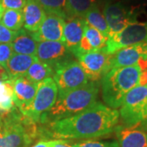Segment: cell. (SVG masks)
I'll return each instance as SVG.
<instances>
[{"label":"cell","instance_id":"obj_38","mask_svg":"<svg viewBox=\"0 0 147 147\" xmlns=\"http://www.w3.org/2000/svg\"><path fill=\"white\" fill-rule=\"evenodd\" d=\"M3 125V120H2V117H1V115H0V126Z\"/></svg>","mask_w":147,"mask_h":147},{"label":"cell","instance_id":"obj_33","mask_svg":"<svg viewBox=\"0 0 147 147\" xmlns=\"http://www.w3.org/2000/svg\"><path fill=\"white\" fill-rule=\"evenodd\" d=\"M0 79H2V80L10 79L9 76H8V74L7 72V70L1 65H0Z\"/></svg>","mask_w":147,"mask_h":147},{"label":"cell","instance_id":"obj_35","mask_svg":"<svg viewBox=\"0 0 147 147\" xmlns=\"http://www.w3.org/2000/svg\"><path fill=\"white\" fill-rule=\"evenodd\" d=\"M32 147H51L49 141H40Z\"/></svg>","mask_w":147,"mask_h":147},{"label":"cell","instance_id":"obj_37","mask_svg":"<svg viewBox=\"0 0 147 147\" xmlns=\"http://www.w3.org/2000/svg\"><path fill=\"white\" fill-rule=\"evenodd\" d=\"M3 11H4V9H3V6L1 5V3H0V21H1V19H2V16H3Z\"/></svg>","mask_w":147,"mask_h":147},{"label":"cell","instance_id":"obj_12","mask_svg":"<svg viewBox=\"0 0 147 147\" xmlns=\"http://www.w3.org/2000/svg\"><path fill=\"white\" fill-rule=\"evenodd\" d=\"M11 81L15 106L23 114L34 99L38 84L32 82L25 76L11 79Z\"/></svg>","mask_w":147,"mask_h":147},{"label":"cell","instance_id":"obj_14","mask_svg":"<svg viewBox=\"0 0 147 147\" xmlns=\"http://www.w3.org/2000/svg\"><path fill=\"white\" fill-rule=\"evenodd\" d=\"M141 58H147V40L121 48L112 54L110 69L135 65Z\"/></svg>","mask_w":147,"mask_h":147},{"label":"cell","instance_id":"obj_26","mask_svg":"<svg viewBox=\"0 0 147 147\" xmlns=\"http://www.w3.org/2000/svg\"><path fill=\"white\" fill-rule=\"evenodd\" d=\"M1 24L12 31L20 30L24 26V16L22 10L7 9L3 11Z\"/></svg>","mask_w":147,"mask_h":147},{"label":"cell","instance_id":"obj_29","mask_svg":"<svg viewBox=\"0 0 147 147\" xmlns=\"http://www.w3.org/2000/svg\"><path fill=\"white\" fill-rule=\"evenodd\" d=\"M127 5L129 6L131 11L135 13H147V0H122Z\"/></svg>","mask_w":147,"mask_h":147},{"label":"cell","instance_id":"obj_4","mask_svg":"<svg viewBox=\"0 0 147 147\" xmlns=\"http://www.w3.org/2000/svg\"><path fill=\"white\" fill-rule=\"evenodd\" d=\"M0 115L6 147H29L39 131L37 123L22 115L16 107Z\"/></svg>","mask_w":147,"mask_h":147},{"label":"cell","instance_id":"obj_16","mask_svg":"<svg viewBox=\"0 0 147 147\" xmlns=\"http://www.w3.org/2000/svg\"><path fill=\"white\" fill-rule=\"evenodd\" d=\"M107 39L108 38L101 32L87 23L84 29V37L79 42L77 49L74 52V57L78 58L84 53L103 48L105 46Z\"/></svg>","mask_w":147,"mask_h":147},{"label":"cell","instance_id":"obj_31","mask_svg":"<svg viewBox=\"0 0 147 147\" xmlns=\"http://www.w3.org/2000/svg\"><path fill=\"white\" fill-rule=\"evenodd\" d=\"M16 31H12L0 23V43H11Z\"/></svg>","mask_w":147,"mask_h":147},{"label":"cell","instance_id":"obj_21","mask_svg":"<svg viewBox=\"0 0 147 147\" xmlns=\"http://www.w3.org/2000/svg\"><path fill=\"white\" fill-rule=\"evenodd\" d=\"M53 69L50 65L37 60L32 64L24 76L35 84H39L44 79L53 78Z\"/></svg>","mask_w":147,"mask_h":147},{"label":"cell","instance_id":"obj_24","mask_svg":"<svg viewBox=\"0 0 147 147\" xmlns=\"http://www.w3.org/2000/svg\"><path fill=\"white\" fill-rule=\"evenodd\" d=\"M11 79H0V113H7L15 108Z\"/></svg>","mask_w":147,"mask_h":147},{"label":"cell","instance_id":"obj_25","mask_svg":"<svg viewBox=\"0 0 147 147\" xmlns=\"http://www.w3.org/2000/svg\"><path fill=\"white\" fill-rule=\"evenodd\" d=\"M84 19L89 26L96 28V30L101 32L105 37L109 38L108 25L105 21L104 14L100 10V7L99 6H96L93 8H92L85 15Z\"/></svg>","mask_w":147,"mask_h":147},{"label":"cell","instance_id":"obj_20","mask_svg":"<svg viewBox=\"0 0 147 147\" xmlns=\"http://www.w3.org/2000/svg\"><path fill=\"white\" fill-rule=\"evenodd\" d=\"M13 53L24 55H35L38 42L34 38L31 32L21 29L16 31L12 42H11Z\"/></svg>","mask_w":147,"mask_h":147},{"label":"cell","instance_id":"obj_22","mask_svg":"<svg viewBox=\"0 0 147 147\" xmlns=\"http://www.w3.org/2000/svg\"><path fill=\"white\" fill-rule=\"evenodd\" d=\"M41 6L46 14L55 15L65 21L68 20L67 1L68 0H35Z\"/></svg>","mask_w":147,"mask_h":147},{"label":"cell","instance_id":"obj_30","mask_svg":"<svg viewBox=\"0 0 147 147\" xmlns=\"http://www.w3.org/2000/svg\"><path fill=\"white\" fill-rule=\"evenodd\" d=\"M26 1L27 0H0V3L5 10H23Z\"/></svg>","mask_w":147,"mask_h":147},{"label":"cell","instance_id":"obj_5","mask_svg":"<svg viewBox=\"0 0 147 147\" xmlns=\"http://www.w3.org/2000/svg\"><path fill=\"white\" fill-rule=\"evenodd\" d=\"M119 116L126 127L147 122V85H137L127 93Z\"/></svg>","mask_w":147,"mask_h":147},{"label":"cell","instance_id":"obj_34","mask_svg":"<svg viewBox=\"0 0 147 147\" xmlns=\"http://www.w3.org/2000/svg\"><path fill=\"white\" fill-rule=\"evenodd\" d=\"M0 147H6L5 138H4V133H3V125L0 126Z\"/></svg>","mask_w":147,"mask_h":147},{"label":"cell","instance_id":"obj_17","mask_svg":"<svg viewBox=\"0 0 147 147\" xmlns=\"http://www.w3.org/2000/svg\"><path fill=\"white\" fill-rule=\"evenodd\" d=\"M86 25L87 22L84 18L72 17L65 21L63 42L72 54L77 49L79 42L84 37Z\"/></svg>","mask_w":147,"mask_h":147},{"label":"cell","instance_id":"obj_23","mask_svg":"<svg viewBox=\"0 0 147 147\" xmlns=\"http://www.w3.org/2000/svg\"><path fill=\"white\" fill-rule=\"evenodd\" d=\"M96 6H98L96 0H68L67 12L69 18H84L85 15Z\"/></svg>","mask_w":147,"mask_h":147},{"label":"cell","instance_id":"obj_13","mask_svg":"<svg viewBox=\"0 0 147 147\" xmlns=\"http://www.w3.org/2000/svg\"><path fill=\"white\" fill-rule=\"evenodd\" d=\"M119 147H147V122L131 127L117 126Z\"/></svg>","mask_w":147,"mask_h":147},{"label":"cell","instance_id":"obj_15","mask_svg":"<svg viewBox=\"0 0 147 147\" xmlns=\"http://www.w3.org/2000/svg\"><path fill=\"white\" fill-rule=\"evenodd\" d=\"M65 21L55 15L47 14L38 30L32 33L37 42L63 41L64 28Z\"/></svg>","mask_w":147,"mask_h":147},{"label":"cell","instance_id":"obj_7","mask_svg":"<svg viewBox=\"0 0 147 147\" xmlns=\"http://www.w3.org/2000/svg\"><path fill=\"white\" fill-rule=\"evenodd\" d=\"M57 95L58 88L54 79H44L38 84L34 99L22 115L35 123L39 122L41 116L54 105Z\"/></svg>","mask_w":147,"mask_h":147},{"label":"cell","instance_id":"obj_9","mask_svg":"<svg viewBox=\"0 0 147 147\" xmlns=\"http://www.w3.org/2000/svg\"><path fill=\"white\" fill-rule=\"evenodd\" d=\"M112 55L103 48L80 55L77 58L89 81L100 82L103 76L110 69Z\"/></svg>","mask_w":147,"mask_h":147},{"label":"cell","instance_id":"obj_6","mask_svg":"<svg viewBox=\"0 0 147 147\" xmlns=\"http://www.w3.org/2000/svg\"><path fill=\"white\" fill-rule=\"evenodd\" d=\"M53 79L58 88V96L77 89L89 82L78 61L71 59L53 68Z\"/></svg>","mask_w":147,"mask_h":147},{"label":"cell","instance_id":"obj_1","mask_svg":"<svg viewBox=\"0 0 147 147\" xmlns=\"http://www.w3.org/2000/svg\"><path fill=\"white\" fill-rule=\"evenodd\" d=\"M119 112L97 101L75 115L48 123L47 135L59 139H89L115 131Z\"/></svg>","mask_w":147,"mask_h":147},{"label":"cell","instance_id":"obj_11","mask_svg":"<svg viewBox=\"0 0 147 147\" xmlns=\"http://www.w3.org/2000/svg\"><path fill=\"white\" fill-rule=\"evenodd\" d=\"M35 56L38 61L47 64L53 69L74 57L63 41L39 42Z\"/></svg>","mask_w":147,"mask_h":147},{"label":"cell","instance_id":"obj_8","mask_svg":"<svg viewBox=\"0 0 147 147\" xmlns=\"http://www.w3.org/2000/svg\"><path fill=\"white\" fill-rule=\"evenodd\" d=\"M146 40H147V21L132 22L118 34L109 38L104 49L112 55L121 48L136 45Z\"/></svg>","mask_w":147,"mask_h":147},{"label":"cell","instance_id":"obj_18","mask_svg":"<svg viewBox=\"0 0 147 147\" xmlns=\"http://www.w3.org/2000/svg\"><path fill=\"white\" fill-rule=\"evenodd\" d=\"M24 28L27 31L34 33L38 30L47 14L35 0H27L23 8Z\"/></svg>","mask_w":147,"mask_h":147},{"label":"cell","instance_id":"obj_19","mask_svg":"<svg viewBox=\"0 0 147 147\" xmlns=\"http://www.w3.org/2000/svg\"><path fill=\"white\" fill-rule=\"evenodd\" d=\"M37 57L35 55H24L13 53L7 65V72L10 79L24 76Z\"/></svg>","mask_w":147,"mask_h":147},{"label":"cell","instance_id":"obj_3","mask_svg":"<svg viewBox=\"0 0 147 147\" xmlns=\"http://www.w3.org/2000/svg\"><path fill=\"white\" fill-rule=\"evenodd\" d=\"M141 69L131 66L111 69L100 79L102 99L112 109L119 108L127 93L139 84Z\"/></svg>","mask_w":147,"mask_h":147},{"label":"cell","instance_id":"obj_2","mask_svg":"<svg viewBox=\"0 0 147 147\" xmlns=\"http://www.w3.org/2000/svg\"><path fill=\"white\" fill-rule=\"evenodd\" d=\"M100 87V82L89 81L77 89L58 96L54 105L41 116L39 122L48 124L88 109L97 102Z\"/></svg>","mask_w":147,"mask_h":147},{"label":"cell","instance_id":"obj_36","mask_svg":"<svg viewBox=\"0 0 147 147\" xmlns=\"http://www.w3.org/2000/svg\"><path fill=\"white\" fill-rule=\"evenodd\" d=\"M97 4L99 7H103L105 5L106 3H112V2H115V1H119V0H96Z\"/></svg>","mask_w":147,"mask_h":147},{"label":"cell","instance_id":"obj_27","mask_svg":"<svg viewBox=\"0 0 147 147\" xmlns=\"http://www.w3.org/2000/svg\"><path fill=\"white\" fill-rule=\"evenodd\" d=\"M73 147H119V142H97V141H84L81 142L73 143Z\"/></svg>","mask_w":147,"mask_h":147},{"label":"cell","instance_id":"obj_32","mask_svg":"<svg viewBox=\"0 0 147 147\" xmlns=\"http://www.w3.org/2000/svg\"><path fill=\"white\" fill-rule=\"evenodd\" d=\"M51 147H73L71 145H69L66 141L63 140H53L49 141Z\"/></svg>","mask_w":147,"mask_h":147},{"label":"cell","instance_id":"obj_28","mask_svg":"<svg viewBox=\"0 0 147 147\" xmlns=\"http://www.w3.org/2000/svg\"><path fill=\"white\" fill-rule=\"evenodd\" d=\"M13 53L11 43H0V65L5 69H7V62Z\"/></svg>","mask_w":147,"mask_h":147},{"label":"cell","instance_id":"obj_10","mask_svg":"<svg viewBox=\"0 0 147 147\" xmlns=\"http://www.w3.org/2000/svg\"><path fill=\"white\" fill-rule=\"evenodd\" d=\"M102 12L108 25L109 38L120 32L128 24L135 22L130 7L122 0L106 3L103 6Z\"/></svg>","mask_w":147,"mask_h":147}]
</instances>
